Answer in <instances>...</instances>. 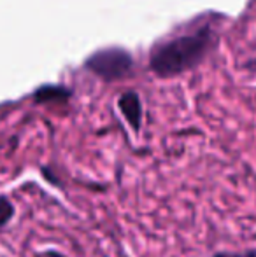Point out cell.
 <instances>
[{
	"instance_id": "obj_1",
	"label": "cell",
	"mask_w": 256,
	"mask_h": 257,
	"mask_svg": "<svg viewBox=\"0 0 256 257\" xmlns=\"http://www.w3.org/2000/svg\"><path fill=\"white\" fill-rule=\"evenodd\" d=\"M218 42L219 34L216 25L205 21L186 34L161 42L151 53V68L163 77L188 72L214 51Z\"/></svg>"
},
{
	"instance_id": "obj_2",
	"label": "cell",
	"mask_w": 256,
	"mask_h": 257,
	"mask_svg": "<svg viewBox=\"0 0 256 257\" xmlns=\"http://www.w3.org/2000/svg\"><path fill=\"white\" fill-rule=\"evenodd\" d=\"M88 68L104 79H120L132 68V58L121 49H107L93 54L88 60Z\"/></svg>"
},
{
	"instance_id": "obj_3",
	"label": "cell",
	"mask_w": 256,
	"mask_h": 257,
	"mask_svg": "<svg viewBox=\"0 0 256 257\" xmlns=\"http://www.w3.org/2000/svg\"><path fill=\"white\" fill-rule=\"evenodd\" d=\"M120 108L125 114V117L128 119V122L133 126L135 130L140 128V102L139 96L135 93H127L120 98Z\"/></svg>"
},
{
	"instance_id": "obj_4",
	"label": "cell",
	"mask_w": 256,
	"mask_h": 257,
	"mask_svg": "<svg viewBox=\"0 0 256 257\" xmlns=\"http://www.w3.org/2000/svg\"><path fill=\"white\" fill-rule=\"evenodd\" d=\"M13 215V206L7 200H0V227L7 222Z\"/></svg>"
},
{
	"instance_id": "obj_5",
	"label": "cell",
	"mask_w": 256,
	"mask_h": 257,
	"mask_svg": "<svg viewBox=\"0 0 256 257\" xmlns=\"http://www.w3.org/2000/svg\"><path fill=\"white\" fill-rule=\"evenodd\" d=\"M214 257H256L254 252H247V254H225V252H221V254H216Z\"/></svg>"
},
{
	"instance_id": "obj_6",
	"label": "cell",
	"mask_w": 256,
	"mask_h": 257,
	"mask_svg": "<svg viewBox=\"0 0 256 257\" xmlns=\"http://www.w3.org/2000/svg\"><path fill=\"white\" fill-rule=\"evenodd\" d=\"M242 68H246V70H249V72H256V56L249 58V60L244 63Z\"/></svg>"
}]
</instances>
